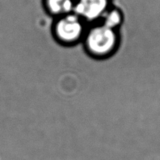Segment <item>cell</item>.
<instances>
[{
	"label": "cell",
	"instance_id": "2",
	"mask_svg": "<svg viewBox=\"0 0 160 160\" xmlns=\"http://www.w3.org/2000/svg\"><path fill=\"white\" fill-rule=\"evenodd\" d=\"M88 25L74 12L56 19L53 34L56 40L65 45H73L83 40Z\"/></svg>",
	"mask_w": 160,
	"mask_h": 160
},
{
	"label": "cell",
	"instance_id": "4",
	"mask_svg": "<svg viewBox=\"0 0 160 160\" xmlns=\"http://www.w3.org/2000/svg\"><path fill=\"white\" fill-rule=\"evenodd\" d=\"M43 2L47 12L58 18L73 12L75 0H43Z\"/></svg>",
	"mask_w": 160,
	"mask_h": 160
},
{
	"label": "cell",
	"instance_id": "5",
	"mask_svg": "<svg viewBox=\"0 0 160 160\" xmlns=\"http://www.w3.org/2000/svg\"><path fill=\"white\" fill-rule=\"evenodd\" d=\"M99 22L109 28L119 30V28L123 22V13L118 8L112 6L105 13Z\"/></svg>",
	"mask_w": 160,
	"mask_h": 160
},
{
	"label": "cell",
	"instance_id": "1",
	"mask_svg": "<svg viewBox=\"0 0 160 160\" xmlns=\"http://www.w3.org/2000/svg\"><path fill=\"white\" fill-rule=\"evenodd\" d=\"M83 40L88 54L97 59H105L112 56L118 48L120 33L119 30L98 22L88 25Z\"/></svg>",
	"mask_w": 160,
	"mask_h": 160
},
{
	"label": "cell",
	"instance_id": "3",
	"mask_svg": "<svg viewBox=\"0 0 160 160\" xmlns=\"http://www.w3.org/2000/svg\"><path fill=\"white\" fill-rule=\"evenodd\" d=\"M112 0H75L73 12L88 25L98 23L112 7Z\"/></svg>",
	"mask_w": 160,
	"mask_h": 160
}]
</instances>
